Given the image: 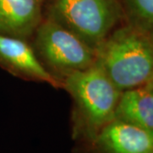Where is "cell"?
<instances>
[{
  "instance_id": "6da1fadb",
  "label": "cell",
  "mask_w": 153,
  "mask_h": 153,
  "mask_svg": "<svg viewBox=\"0 0 153 153\" xmlns=\"http://www.w3.org/2000/svg\"><path fill=\"white\" fill-rule=\"evenodd\" d=\"M62 83L75 101L74 139L85 144L92 142L105 126L114 119L123 91L95 63L66 75Z\"/></svg>"
},
{
  "instance_id": "7a4b0ae2",
  "label": "cell",
  "mask_w": 153,
  "mask_h": 153,
  "mask_svg": "<svg viewBox=\"0 0 153 153\" xmlns=\"http://www.w3.org/2000/svg\"><path fill=\"white\" fill-rule=\"evenodd\" d=\"M94 51V63L122 91L145 85L152 74L151 31L128 24L111 32Z\"/></svg>"
},
{
  "instance_id": "3957f363",
  "label": "cell",
  "mask_w": 153,
  "mask_h": 153,
  "mask_svg": "<svg viewBox=\"0 0 153 153\" xmlns=\"http://www.w3.org/2000/svg\"><path fill=\"white\" fill-rule=\"evenodd\" d=\"M123 13L117 0H54L50 18L95 50Z\"/></svg>"
},
{
  "instance_id": "277c9868",
  "label": "cell",
  "mask_w": 153,
  "mask_h": 153,
  "mask_svg": "<svg viewBox=\"0 0 153 153\" xmlns=\"http://www.w3.org/2000/svg\"><path fill=\"white\" fill-rule=\"evenodd\" d=\"M37 50L48 66L65 76L94 64L95 51L49 17L35 31Z\"/></svg>"
},
{
  "instance_id": "5b68a950",
  "label": "cell",
  "mask_w": 153,
  "mask_h": 153,
  "mask_svg": "<svg viewBox=\"0 0 153 153\" xmlns=\"http://www.w3.org/2000/svg\"><path fill=\"white\" fill-rule=\"evenodd\" d=\"M86 146L92 153H153V130L113 119Z\"/></svg>"
},
{
  "instance_id": "8992f818",
  "label": "cell",
  "mask_w": 153,
  "mask_h": 153,
  "mask_svg": "<svg viewBox=\"0 0 153 153\" xmlns=\"http://www.w3.org/2000/svg\"><path fill=\"white\" fill-rule=\"evenodd\" d=\"M0 61L21 75L60 87L62 82L40 62L22 38L0 34Z\"/></svg>"
},
{
  "instance_id": "52a82bcc",
  "label": "cell",
  "mask_w": 153,
  "mask_h": 153,
  "mask_svg": "<svg viewBox=\"0 0 153 153\" xmlns=\"http://www.w3.org/2000/svg\"><path fill=\"white\" fill-rule=\"evenodd\" d=\"M41 0H0V34L30 37L41 22Z\"/></svg>"
},
{
  "instance_id": "ba28073f",
  "label": "cell",
  "mask_w": 153,
  "mask_h": 153,
  "mask_svg": "<svg viewBox=\"0 0 153 153\" xmlns=\"http://www.w3.org/2000/svg\"><path fill=\"white\" fill-rule=\"evenodd\" d=\"M114 119L153 130V91L145 85L123 90Z\"/></svg>"
},
{
  "instance_id": "9c48e42d",
  "label": "cell",
  "mask_w": 153,
  "mask_h": 153,
  "mask_svg": "<svg viewBox=\"0 0 153 153\" xmlns=\"http://www.w3.org/2000/svg\"><path fill=\"white\" fill-rule=\"evenodd\" d=\"M129 24L147 31L153 29V0H123Z\"/></svg>"
},
{
  "instance_id": "30bf717a",
  "label": "cell",
  "mask_w": 153,
  "mask_h": 153,
  "mask_svg": "<svg viewBox=\"0 0 153 153\" xmlns=\"http://www.w3.org/2000/svg\"><path fill=\"white\" fill-rule=\"evenodd\" d=\"M145 86H146L149 89H151L152 91H153V72L152 74V76H150L149 80L145 84Z\"/></svg>"
},
{
  "instance_id": "8fae6325",
  "label": "cell",
  "mask_w": 153,
  "mask_h": 153,
  "mask_svg": "<svg viewBox=\"0 0 153 153\" xmlns=\"http://www.w3.org/2000/svg\"><path fill=\"white\" fill-rule=\"evenodd\" d=\"M151 33H152V37H153V29L151 31Z\"/></svg>"
}]
</instances>
